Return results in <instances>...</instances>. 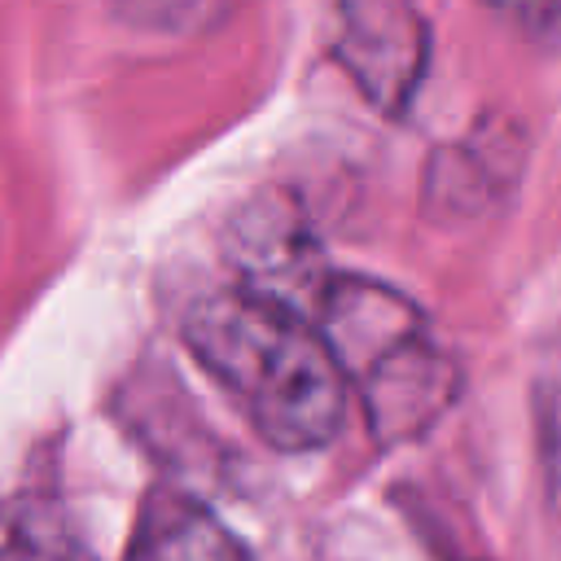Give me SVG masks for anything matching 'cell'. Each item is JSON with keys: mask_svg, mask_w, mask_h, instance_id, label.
I'll list each match as a JSON object with an SVG mask.
<instances>
[{"mask_svg": "<svg viewBox=\"0 0 561 561\" xmlns=\"http://www.w3.org/2000/svg\"><path fill=\"white\" fill-rule=\"evenodd\" d=\"M184 342L245 408L263 443L311 451L342 430L346 377L298 307L250 285L219 289L188 307Z\"/></svg>", "mask_w": 561, "mask_h": 561, "instance_id": "1", "label": "cell"}, {"mask_svg": "<svg viewBox=\"0 0 561 561\" xmlns=\"http://www.w3.org/2000/svg\"><path fill=\"white\" fill-rule=\"evenodd\" d=\"M333 53L346 66V75L355 79V88L381 114H399V110H408V101L425 75L430 26L412 4H394V0L346 4L337 13Z\"/></svg>", "mask_w": 561, "mask_h": 561, "instance_id": "2", "label": "cell"}, {"mask_svg": "<svg viewBox=\"0 0 561 561\" xmlns=\"http://www.w3.org/2000/svg\"><path fill=\"white\" fill-rule=\"evenodd\" d=\"M355 386L364 399L368 430L381 443H399V438H416L447 412V403L460 390V373L451 355H443L421 333L394 355H386L377 368H368Z\"/></svg>", "mask_w": 561, "mask_h": 561, "instance_id": "3", "label": "cell"}, {"mask_svg": "<svg viewBox=\"0 0 561 561\" xmlns=\"http://www.w3.org/2000/svg\"><path fill=\"white\" fill-rule=\"evenodd\" d=\"M0 561H96L53 495L0 500Z\"/></svg>", "mask_w": 561, "mask_h": 561, "instance_id": "5", "label": "cell"}, {"mask_svg": "<svg viewBox=\"0 0 561 561\" xmlns=\"http://www.w3.org/2000/svg\"><path fill=\"white\" fill-rule=\"evenodd\" d=\"M123 561H250V552L197 500L180 491H153L140 508Z\"/></svg>", "mask_w": 561, "mask_h": 561, "instance_id": "4", "label": "cell"}]
</instances>
